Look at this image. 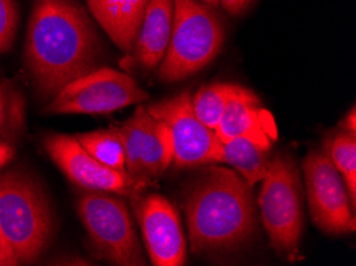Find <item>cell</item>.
Returning a JSON list of instances; mask_svg holds the SVG:
<instances>
[{
  "mask_svg": "<svg viewBox=\"0 0 356 266\" xmlns=\"http://www.w3.org/2000/svg\"><path fill=\"white\" fill-rule=\"evenodd\" d=\"M305 192L315 225L327 235L355 231V209L341 174L327 153L312 151L304 161Z\"/></svg>",
  "mask_w": 356,
  "mask_h": 266,
  "instance_id": "obj_10",
  "label": "cell"
},
{
  "mask_svg": "<svg viewBox=\"0 0 356 266\" xmlns=\"http://www.w3.org/2000/svg\"><path fill=\"white\" fill-rule=\"evenodd\" d=\"M133 213L141 226L145 251L155 266H182L187 263V242L179 214L170 199L159 193H134Z\"/></svg>",
  "mask_w": 356,
  "mask_h": 266,
  "instance_id": "obj_11",
  "label": "cell"
},
{
  "mask_svg": "<svg viewBox=\"0 0 356 266\" xmlns=\"http://www.w3.org/2000/svg\"><path fill=\"white\" fill-rule=\"evenodd\" d=\"M16 149L13 144L7 142V140H0V169L10 165V161L15 158Z\"/></svg>",
  "mask_w": 356,
  "mask_h": 266,
  "instance_id": "obj_24",
  "label": "cell"
},
{
  "mask_svg": "<svg viewBox=\"0 0 356 266\" xmlns=\"http://www.w3.org/2000/svg\"><path fill=\"white\" fill-rule=\"evenodd\" d=\"M147 97L131 75L98 67L64 86L47 110L55 115H106L139 104Z\"/></svg>",
  "mask_w": 356,
  "mask_h": 266,
  "instance_id": "obj_7",
  "label": "cell"
},
{
  "mask_svg": "<svg viewBox=\"0 0 356 266\" xmlns=\"http://www.w3.org/2000/svg\"><path fill=\"white\" fill-rule=\"evenodd\" d=\"M102 45L77 0H35L24 58L37 93L53 99L72 80L98 69Z\"/></svg>",
  "mask_w": 356,
  "mask_h": 266,
  "instance_id": "obj_1",
  "label": "cell"
},
{
  "mask_svg": "<svg viewBox=\"0 0 356 266\" xmlns=\"http://www.w3.org/2000/svg\"><path fill=\"white\" fill-rule=\"evenodd\" d=\"M342 126L345 128V131L348 133H355L356 131V124H355V108H352V110L348 112V120L345 118V120L342 122Z\"/></svg>",
  "mask_w": 356,
  "mask_h": 266,
  "instance_id": "obj_25",
  "label": "cell"
},
{
  "mask_svg": "<svg viewBox=\"0 0 356 266\" xmlns=\"http://www.w3.org/2000/svg\"><path fill=\"white\" fill-rule=\"evenodd\" d=\"M259 214L275 252L286 260L299 258L304 213H302L300 174L289 155L270 160L261 181Z\"/></svg>",
  "mask_w": 356,
  "mask_h": 266,
  "instance_id": "obj_5",
  "label": "cell"
},
{
  "mask_svg": "<svg viewBox=\"0 0 356 266\" xmlns=\"http://www.w3.org/2000/svg\"><path fill=\"white\" fill-rule=\"evenodd\" d=\"M235 88V83H213L200 88L192 96V107L198 120L214 133Z\"/></svg>",
  "mask_w": 356,
  "mask_h": 266,
  "instance_id": "obj_18",
  "label": "cell"
},
{
  "mask_svg": "<svg viewBox=\"0 0 356 266\" xmlns=\"http://www.w3.org/2000/svg\"><path fill=\"white\" fill-rule=\"evenodd\" d=\"M16 265H18V260H16L13 251L8 246V242L5 241L2 233H0V266H16Z\"/></svg>",
  "mask_w": 356,
  "mask_h": 266,
  "instance_id": "obj_23",
  "label": "cell"
},
{
  "mask_svg": "<svg viewBox=\"0 0 356 266\" xmlns=\"http://www.w3.org/2000/svg\"><path fill=\"white\" fill-rule=\"evenodd\" d=\"M254 0H219V7H222L230 15H241Z\"/></svg>",
  "mask_w": 356,
  "mask_h": 266,
  "instance_id": "obj_22",
  "label": "cell"
},
{
  "mask_svg": "<svg viewBox=\"0 0 356 266\" xmlns=\"http://www.w3.org/2000/svg\"><path fill=\"white\" fill-rule=\"evenodd\" d=\"M150 115L168 126L172 139V165L177 169L218 165L220 140L198 120L188 90L149 106Z\"/></svg>",
  "mask_w": 356,
  "mask_h": 266,
  "instance_id": "obj_9",
  "label": "cell"
},
{
  "mask_svg": "<svg viewBox=\"0 0 356 266\" xmlns=\"http://www.w3.org/2000/svg\"><path fill=\"white\" fill-rule=\"evenodd\" d=\"M150 0H86L91 15L123 53L129 54L136 42Z\"/></svg>",
  "mask_w": 356,
  "mask_h": 266,
  "instance_id": "obj_15",
  "label": "cell"
},
{
  "mask_svg": "<svg viewBox=\"0 0 356 266\" xmlns=\"http://www.w3.org/2000/svg\"><path fill=\"white\" fill-rule=\"evenodd\" d=\"M327 156L341 174L353 209L356 208V138L355 133L343 131L334 135L327 144Z\"/></svg>",
  "mask_w": 356,
  "mask_h": 266,
  "instance_id": "obj_19",
  "label": "cell"
},
{
  "mask_svg": "<svg viewBox=\"0 0 356 266\" xmlns=\"http://www.w3.org/2000/svg\"><path fill=\"white\" fill-rule=\"evenodd\" d=\"M10 91H12V83H0V129L7 123L10 99H12Z\"/></svg>",
  "mask_w": 356,
  "mask_h": 266,
  "instance_id": "obj_21",
  "label": "cell"
},
{
  "mask_svg": "<svg viewBox=\"0 0 356 266\" xmlns=\"http://www.w3.org/2000/svg\"><path fill=\"white\" fill-rule=\"evenodd\" d=\"M43 147L53 163L74 185L83 190L115 193L128 198L133 194L127 174L101 165L79 144L75 135L50 134L43 140Z\"/></svg>",
  "mask_w": 356,
  "mask_h": 266,
  "instance_id": "obj_12",
  "label": "cell"
},
{
  "mask_svg": "<svg viewBox=\"0 0 356 266\" xmlns=\"http://www.w3.org/2000/svg\"><path fill=\"white\" fill-rule=\"evenodd\" d=\"M19 23L15 0H0V53L12 50Z\"/></svg>",
  "mask_w": 356,
  "mask_h": 266,
  "instance_id": "obj_20",
  "label": "cell"
},
{
  "mask_svg": "<svg viewBox=\"0 0 356 266\" xmlns=\"http://www.w3.org/2000/svg\"><path fill=\"white\" fill-rule=\"evenodd\" d=\"M268 163H270V150L262 149L250 139L235 138L220 142L218 165H229L250 187L261 183L267 172Z\"/></svg>",
  "mask_w": 356,
  "mask_h": 266,
  "instance_id": "obj_16",
  "label": "cell"
},
{
  "mask_svg": "<svg viewBox=\"0 0 356 266\" xmlns=\"http://www.w3.org/2000/svg\"><path fill=\"white\" fill-rule=\"evenodd\" d=\"M172 0H150L133 47V63L152 70L163 59L172 27Z\"/></svg>",
  "mask_w": 356,
  "mask_h": 266,
  "instance_id": "obj_14",
  "label": "cell"
},
{
  "mask_svg": "<svg viewBox=\"0 0 356 266\" xmlns=\"http://www.w3.org/2000/svg\"><path fill=\"white\" fill-rule=\"evenodd\" d=\"M168 48L159 64L165 83L182 81L211 64L222 51L225 24L216 8L200 0H172Z\"/></svg>",
  "mask_w": 356,
  "mask_h": 266,
  "instance_id": "obj_4",
  "label": "cell"
},
{
  "mask_svg": "<svg viewBox=\"0 0 356 266\" xmlns=\"http://www.w3.org/2000/svg\"><path fill=\"white\" fill-rule=\"evenodd\" d=\"M118 128L125 149L127 176L133 194L154 185L172 165V139L168 126L139 106Z\"/></svg>",
  "mask_w": 356,
  "mask_h": 266,
  "instance_id": "obj_8",
  "label": "cell"
},
{
  "mask_svg": "<svg viewBox=\"0 0 356 266\" xmlns=\"http://www.w3.org/2000/svg\"><path fill=\"white\" fill-rule=\"evenodd\" d=\"M0 233L18 265L37 262L50 246L55 233L53 210L29 172L0 169Z\"/></svg>",
  "mask_w": 356,
  "mask_h": 266,
  "instance_id": "obj_3",
  "label": "cell"
},
{
  "mask_svg": "<svg viewBox=\"0 0 356 266\" xmlns=\"http://www.w3.org/2000/svg\"><path fill=\"white\" fill-rule=\"evenodd\" d=\"M75 139L101 165L111 167L114 171L127 174L125 149H123V142L120 134H118L117 126L77 134Z\"/></svg>",
  "mask_w": 356,
  "mask_h": 266,
  "instance_id": "obj_17",
  "label": "cell"
},
{
  "mask_svg": "<svg viewBox=\"0 0 356 266\" xmlns=\"http://www.w3.org/2000/svg\"><path fill=\"white\" fill-rule=\"evenodd\" d=\"M182 208L192 251L200 257L230 255L254 240V193L234 169L202 166L182 192Z\"/></svg>",
  "mask_w": 356,
  "mask_h": 266,
  "instance_id": "obj_2",
  "label": "cell"
},
{
  "mask_svg": "<svg viewBox=\"0 0 356 266\" xmlns=\"http://www.w3.org/2000/svg\"><path fill=\"white\" fill-rule=\"evenodd\" d=\"M216 134L220 142L245 138L262 149L272 150L273 142L278 139V128L273 115L261 104L257 94L236 85L216 128Z\"/></svg>",
  "mask_w": 356,
  "mask_h": 266,
  "instance_id": "obj_13",
  "label": "cell"
},
{
  "mask_svg": "<svg viewBox=\"0 0 356 266\" xmlns=\"http://www.w3.org/2000/svg\"><path fill=\"white\" fill-rule=\"evenodd\" d=\"M200 2L207 3V5H209V7H213V8H219V0H200Z\"/></svg>",
  "mask_w": 356,
  "mask_h": 266,
  "instance_id": "obj_26",
  "label": "cell"
},
{
  "mask_svg": "<svg viewBox=\"0 0 356 266\" xmlns=\"http://www.w3.org/2000/svg\"><path fill=\"white\" fill-rule=\"evenodd\" d=\"M77 213L96 257L117 266L145 265L131 213L120 194L82 188Z\"/></svg>",
  "mask_w": 356,
  "mask_h": 266,
  "instance_id": "obj_6",
  "label": "cell"
}]
</instances>
